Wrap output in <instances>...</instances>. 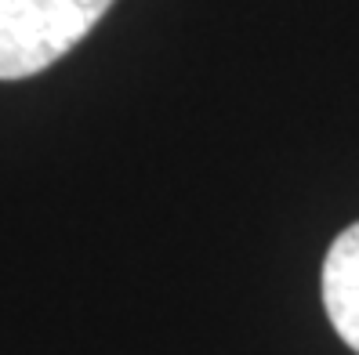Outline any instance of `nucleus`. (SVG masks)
I'll use <instances>...</instances> for the list:
<instances>
[{
  "mask_svg": "<svg viewBox=\"0 0 359 355\" xmlns=\"http://www.w3.org/2000/svg\"><path fill=\"white\" fill-rule=\"evenodd\" d=\"M113 0H0V80L44 73L88 36Z\"/></svg>",
  "mask_w": 359,
  "mask_h": 355,
  "instance_id": "f257e3e1",
  "label": "nucleus"
},
{
  "mask_svg": "<svg viewBox=\"0 0 359 355\" xmlns=\"http://www.w3.org/2000/svg\"><path fill=\"white\" fill-rule=\"evenodd\" d=\"M323 308L352 351H359V221L348 225L323 261Z\"/></svg>",
  "mask_w": 359,
  "mask_h": 355,
  "instance_id": "f03ea898",
  "label": "nucleus"
}]
</instances>
